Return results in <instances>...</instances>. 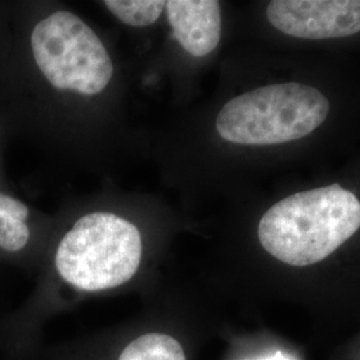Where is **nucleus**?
I'll return each mask as SVG.
<instances>
[{
	"mask_svg": "<svg viewBox=\"0 0 360 360\" xmlns=\"http://www.w3.org/2000/svg\"><path fill=\"white\" fill-rule=\"evenodd\" d=\"M31 49L39 70L58 90L94 96L114 74L102 40L74 13L59 11L40 20L31 35Z\"/></svg>",
	"mask_w": 360,
	"mask_h": 360,
	"instance_id": "7ed1b4c3",
	"label": "nucleus"
},
{
	"mask_svg": "<svg viewBox=\"0 0 360 360\" xmlns=\"http://www.w3.org/2000/svg\"><path fill=\"white\" fill-rule=\"evenodd\" d=\"M259 360H294L292 358H290V356H287V355H284L283 352H276V354H274V355H271V356H267V358H263V359Z\"/></svg>",
	"mask_w": 360,
	"mask_h": 360,
	"instance_id": "6e6552de",
	"label": "nucleus"
},
{
	"mask_svg": "<svg viewBox=\"0 0 360 360\" xmlns=\"http://www.w3.org/2000/svg\"><path fill=\"white\" fill-rule=\"evenodd\" d=\"M104 6L116 18L132 27L154 25L166 8L162 0H105Z\"/></svg>",
	"mask_w": 360,
	"mask_h": 360,
	"instance_id": "423d86ee",
	"label": "nucleus"
},
{
	"mask_svg": "<svg viewBox=\"0 0 360 360\" xmlns=\"http://www.w3.org/2000/svg\"><path fill=\"white\" fill-rule=\"evenodd\" d=\"M259 16L272 50L360 58V0H270Z\"/></svg>",
	"mask_w": 360,
	"mask_h": 360,
	"instance_id": "f03ea898",
	"label": "nucleus"
},
{
	"mask_svg": "<svg viewBox=\"0 0 360 360\" xmlns=\"http://www.w3.org/2000/svg\"><path fill=\"white\" fill-rule=\"evenodd\" d=\"M166 11L174 38L190 56L205 59L218 50L223 35L220 1L169 0Z\"/></svg>",
	"mask_w": 360,
	"mask_h": 360,
	"instance_id": "20e7f679",
	"label": "nucleus"
},
{
	"mask_svg": "<svg viewBox=\"0 0 360 360\" xmlns=\"http://www.w3.org/2000/svg\"><path fill=\"white\" fill-rule=\"evenodd\" d=\"M28 214H30V211L25 203H22L20 200L11 198L8 195L0 193V218L11 217V218L26 221Z\"/></svg>",
	"mask_w": 360,
	"mask_h": 360,
	"instance_id": "0eeeda50",
	"label": "nucleus"
},
{
	"mask_svg": "<svg viewBox=\"0 0 360 360\" xmlns=\"http://www.w3.org/2000/svg\"><path fill=\"white\" fill-rule=\"evenodd\" d=\"M119 360H187L179 342L166 334H147L132 340Z\"/></svg>",
	"mask_w": 360,
	"mask_h": 360,
	"instance_id": "39448f33",
	"label": "nucleus"
},
{
	"mask_svg": "<svg viewBox=\"0 0 360 360\" xmlns=\"http://www.w3.org/2000/svg\"><path fill=\"white\" fill-rule=\"evenodd\" d=\"M142 236L129 220L110 212L79 219L56 251V269L67 283L102 291L127 283L142 259Z\"/></svg>",
	"mask_w": 360,
	"mask_h": 360,
	"instance_id": "f257e3e1",
	"label": "nucleus"
}]
</instances>
